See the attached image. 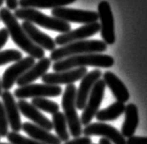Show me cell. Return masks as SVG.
<instances>
[{"instance_id":"cell-24","label":"cell","mask_w":147,"mask_h":144,"mask_svg":"<svg viewBox=\"0 0 147 144\" xmlns=\"http://www.w3.org/2000/svg\"><path fill=\"white\" fill-rule=\"evenodd\" d=\"M52 127L53 130L55 131L57 137L60 141L66 142L69 140V132L68 130V124L66 118L62 112L58 111L52 114Z\"/></svg>"},{"instance_id":"cell-36","label":"cell","mask_w":147,"mask_h":144,"mask_svg":"<svg viewBox=\"0 0 147 144\" xmlns=\"http://www.w3.org/2000/svg\"><path fill=\"white\" fill-rule=\"evenodd\" d=\"M0 144H11V143H7V142H0Z\"/></svg>"},{"instance_id":"cell-32","label":"cell","mask_w":147,"mask_h":144,"mask_svg":"<svg viewBox=\"0 0 147 144\" xmlns=\"http://www.w3.org/2000/svg\"><path fill=\"white\" fill-rule=\"evenodd\" d=\"M6 3L9 10H16L18 7V0H6Z\"/></svg>"},{"instance_id":"cell-18","label":"cell","mask_w":147,"mask_h":144,"mask_svg":"<svg viewBox=\"0 0 147 144\" xmlns=\"http://www.w3.org/2000/svg\"><path fill=\"white\" fill-rule=\"evenodd\" d=\"M50 66H51V60H50V59L47 58V57H44V58L38 60V62L35 63L28 71L25 72L17 80L16 83L18 84V87H23L31 84L35 80L38 79L39 78H42L47 73Z\"/></svg>"},{"instance_id":"cell-19","label":"cell","mask_w":147,"mask_h":144,"mask_svg":"<svg viewBox=\"0 0 147 144\" xmlns=\"http://www.w3.org/2000/svg\"><path fill=\"white\" fill-rule=\"evenodd\" d=\"M102 77L105 85L113 92V94L115 97V99L117 100V101L121 102V103H125V102L129 100L130 93L127 88H126L123 82L113 72L106 71L103 73Z\"/></svg>"},{"instance_id":"cell-8","label":"cell","mask_w":147,"mask_h":144,"mask_svg":"<svg viewBox=\"0 0 147 144\" xmlns=\"http://www.w3.org/2000/svg\"><path fill=\"white\" fill-rule=\"evenodd\" d=\"M98 16L100 20V34L106 45H113L116 40L114 17L108 1H101L98 6Z\"/></svg>"},{"instance_id":"cell-12","label":"cell","mask_w":147,"mask_h":144,"mask_svg":"<svg viewBox=\"0 0 147 144\" xmlns=\"http://www.w3.org/2000/svg\"><path fill=\"white\" fill-rule=\"evenodd\" d=\"M100 30V25L98 21L90 24H85L80 28L69 30V31L66 33H61L60 35L57 36L54 40L56 45L64 46L69 43L75 42V41L84 40L95 34H97Z\"/></svg>"},{"instance_id":"cell-14","label":"cell","mask_w":147,"mask_h":144,"mask_svg":"<svg viewBox=\"0 0 147 144\" xmlns=\"http://www.w3.org/2000/svg\"><path fill=\"white\" fill-rule=\"evenodd\" d=\"M101 78V71L100 69H94L87 72L86 75L80 80V87L76 92V108L83 110L87 103L89 95L92 91L94 84Z\"/></svg>"},{"instance_id":"cell-10","label":"cell","mask_w":147,"mask_h":144,"mask_svg":"<svg viewBox=\"0 0 147 144\" xmlns=\"http://www.w3.org/2000/svg\"><path fill=\"white\" fill-rule=\"evenodd\" d=\"M84 136H100L107 139L113 144H126L125 138L113 126L106 124L103 122L90 123L82 130Z\"/></svg>"},{"instance_id":"cell-21","label":"cell","mask_w":147,"mask_h":144,"mask_svg":"<svg viewBox=\"0 0 147 144\" xmlns=\"http://www.w3.org/2000/svg\"><path fill=\"white\" fill-rule=\"evenodd\" d=\"M139 123L138 109L135 104L130 103L125 106L124 110V121L121 126V131L124 138H130L134 136Z\"/></svg>"},{"instance_id":"cell-15","label":"cell","mask_w":147,"mask_h":144,"mask_svg":"<svg viewBox=\"0 0 147 144\" xmlns=\"http://www.w3.org/2000/svg\"><path fill=\"white\" fill-rule=\"evenodd\" d=\"M1 98L8 120V124L10 128L12 129V131L18 132L19 131H21L22 122L18 103L15 100V96L9 90H5L2 91Z\"/></svg>"},{"instance_id":"cell-29","label":"cell","mask_w":147,"mask_h":144,"mask_svg":"<svg viewBox=\"0 0 147 144\" xmlns=\"http://www.w3.org/2000/svg\"><path fill=\"white\" fill-rule=\"evenodd\" d=\"M92 139L87 136H82V137H77L74 138L73 140H69L63 144H92Z\"/></svg>"},{"instance_id":"cell-37","label":"cell","mask_w":147,"mask_h":144,"mask_svg":"<svg viewBox=\"0 0 147 144\" xmlns=\"http://www.w3.org/2000/svg\"><path fill=\"white\" fill-rule=\"evenodd\" d=\"M0 139H1V137H0Z\"/></svg>"},{"instance_id":"cell-1","label":"cell","mask_w":147,"mask_h":144,"mask_svg":"<svg viewBox=\"0 0 147 144\" xmlns=\"http://www.w3.org/2000/svg\"><path fill=\"white\" fill-rule=\"evenodd\" d=\"M0 20H2L4 25L7 29L9 37H11L13 42L24 52L34 59H42L45 57V51L35 43H33L28 36L24 31L21 25L18 21L14 14L7 7L0 8Z\"/></svg>"},{"instance_id":"cell-3","label":"cell","mask_w":147,"mask_h":144,"mask_svg":"<svg viewBox=\"0 0 147 144\" xmlns=\"http://www.w3.org/2000/svg\"><path fill=\"white\" fill-rule=\"evenodd\" d=\"M107 49V45L100 40H80L55 48L50 53L49 59L51 61H58L76 55L89 53H102Z\"/></svg>"},{"instance_id":"cell-25","label":"cell","mask_w":147,"mask_h":144,"mask_svg":"<svg viewBox=\"0 0 147 144\" xmlns=\"http://www.w3.org/2000/svg\"><path fill=\"white\" fill-rule=\"evenodd\" d=\"M31 104L39 110L49 113V114H54L59 110V106L58 103L48 100L47 98H34L31 100Z\"/></svg>"},{"instance_id":"cell-35","label":"cell","mask_w":147,"mask_h":144,"mask_svg":"<svg viewBox=\"0 0 147 144\" xmlns=\"http://www.w3.org/2000/svg\"><path fill=\"white\" fill-rule=\"evenodd\" d=\"M4 1L5 0H0V7H1L3 6V4H4Z\"/></svg>"},{"instance_id":"cell-28","label":"cell","mask_w":147,"mask_h":144,"mask_svg":"<svg viewBox=\"0 0 147 144\" xmlns=\"http://www.w3.org/2000/svg\"><path fill=\"white\" fill-rule=\"evenodd\" d=\"M8 120L7 118L6 111H5L3 103L0 101V137H7L8 133Z\"/></svg>"},{"instance_id":"cell-2","label":"cell","mask_w":147,"mask_h":144,"mask_svg":"<svg viewBox=\"0 0 147 144\" xmlns=\"http://www.w3.org/2000/svg\"><path fill=\"white\" fill-rule=\"evenodd\" d=\"M114 64V59L111 56L102 53H89L71 56L69 58L55 61L52 69L55 72L69 70L82 67H96V68H111Z\"/></svg>"},{"instance_id":"cell-16","label":"cell","mask_w":147,"mask_h":144,"mask_svg":"<svg viewBox=\"0 0 147 144\" xmlns=\"http://www.w3.org/2000/svg\"><path fill=\"white\" fill-rule=\"evenodd\" d=\"M18 103V110L21 114H23L28 120L34 122L39 127H41L45 130L50 131L53 130L52 122L50 121L46 116H44L38 109L34 107L31 103H28L27 100H19Z\"/></svg>"},{"instance_id":"cell-4","label":"cell","mask_w":147,"mask_h":144,"mask_svg":"<svg viewBox=\"0 0 147 144\" xmlns=\"http://www.w3.org/2000/svg\"><path fill=\"white\" fill-rule=\"evenodd\" d=\"M14 16L18 19L28 21L52 31L66 33L71 29L69 23L54 17H49L35 8H18L15 10Z\"/></svg>"},{"instance_id":"cell-7","label":"cell","mask_w":147,"mask_h":144,"mask_svg":"<svg viewBox=\"0 0 147 144\" xmlns=\"http://www.w3.org/2000/svg\"><path fill=\"white\" fill-rule=\"evenodd\" d=\"M105 88H106V85L104 83L103 79L102 80L99 79L94 84L93 88L89 95L87 103H86L83 109L82 118H80L82 125L87 126L88 124H90V121H92V119L95 117L96 113L98 112L100 109L101 102H102Z\"/></svg>"},{"instance_id":"cell-13","label":"cell","mask_w":147,"mask_h":144,"mask_svg":"<svg viewBox=\"0 0 147 144\" xmlns=\"http://www.w3.org/2000/svg\"><path fill=\"white\" fill-rule=\"evenodd\" d=\"M87 68L72 69L64 71L54 72V73H46L41 79L43 83L50 85H69L73 84L76 81L82 79L87 73Z\"/></svg>"},{"instance_id":"cell-5","label":"cell","mask_w":147,"mask_h":144,"mask_svg":"<svg viewBox=\"0 0 147 144\" xmlns=\"http://www.w3.org/2000/svg\"><path fill=\"white\" fill-rule=\"evenodd\" d=\"M76 92L77 89L74 84L67 85L62 95L61 105L64 111V116L67 120L69 134L74 138L80 137L82 134V122L77 113L76 108Z\"/></svg>"},{"instance_id":"cell-26","label":"cell","mask_w":147,"mask_h":144,"mask_svg":"<svg viewBox=\"0 0 147 144\" xmlns=\"http://www.w3.org/2000/svg\"><path fill=\"white\" fill-rule=\"evenodd\" d=\"M22 58V53L17 49H6L0 51V66L10 62H17Z\"/></svg>"},{"instance_id":"cell-33","label":"cell","mask_w":147,"mask_h":144,"mask_svg":"<svg viewBox=\"0 0 147 144\" xmlns=\"http://www.w3.org/2000/svg\"><path fill=\"white\" fill-rule=\"evenodd\" d=\"M99 144H113V143H111L109 140H107V139L101 138L99 141Z\"/></svg>"},{"instance_id":"cell-23","label":"cell","mask_w":147,"mask_h":144,"mask_svg":"<svg viewBox=\"0 0 147 144\" xmlns=\"http://www.w3.org/2000/svg\"><path fill=\"white\" fill-rule=\"evenodd\" d=\"M125 110V105L124 103L121 102L116 101L109 107H107L106 109L98 110V112L96 113V119L97 120L103 122V121H113L115 120L116 119L123 115Z\"/></svg>"},{"instance_id":"cell-6","label":"cell","mask_w":147,"mask_h":144,"mask_svg":"<svg viewBox=\"0 0 147 144\" xmlns=\"http://www.w3.org/2000/svg\"><path fill=\"white\" fill-rule=\"evenodd\" d=\"M62 93V89L58 85L50 84H28L19 87L14 92V96L18 100L34 99V98L59 97Z\"/></svg>"},{"instance_id":"cell-30","label":"cell","mask_w":147,"mask_h":144,"mask_svg":"<svg viewBox=\"0 0 147 144\" xmlns=\"http://www.w3.org/2000/svg\"><path fill=\"white\" fill-rule=\"evenodd\" d=\"M126 144H147V137L131 136L126 141Z\"/></svg>"},{"instance_id":"cell-31","label":"cell","mask_w":147,"mask_h":144,"mask_svg":"<svg viewBox=\"0 0 147 144\" xmlns=\"http://www.w3.org/2000/svg\"><path fill=\"white\" fill-rule=\"evenodd\" d=\"M8 38H9V34H8L7 29L6 28H3L0 29V49L7 44Z\"/></svg>"},{"instance_id":"cell-17","label":"cell","mask_w":147,"mask_h":144,"mask_svg":"<svg viewBox=\"0 0 147 144\" xmlns=\"http://www.w3.org/2000/svg\"><path fill=\"white\" fill-rule=\"evenodd\" d=\"M21 27L32 42L38 47L49 51H52L56 48L57 45L55 43V40L46 33L40 31L33 23L24 21Z\"/></svg>"},{"instance_id":"cell-22","label":"cell","mask_w":147,"mask_h":144,"mask_svg":"<svg viewBox=\"0 0 147 144\" xmlns=\"http://www.w3.org/2000/svg\"><path fill=\"white\" fill-rule=\"evenodd\" d=\"M76 0H18V6L21 8L49 9L63 7L72 4Z\"/></svg>"},{"instance_id":"cell-27","label":"cell","mask_w":147,"mask_h":144,"mask_svg":"<svg viewBox=\"0 0 147 144\" xmlns=\"http://www.w3.org/2000/svg\"><path fill=\"white\" fill-rule=\"evenodd\" d=\"M7 139L11 144H44L39 141H37L32 138H27L19 134L18 132L15 131L8 132L7 135Z\"/></svg>"},{"instance_id":"cell-34","label":"cell","mask_w":147,"mask_h":144,"mask_svg":"<svg viewBox=\"0 0 147 144\" xmlns=\"http://www.w3.org/2000/svg\"><path fill=\"white\" fill-rule=\"evenodd\" d=\"M2 84H1V79H0V96H1V94H2Z\"/></svg>"},{"instance_id":"cell-9","label":"cell","mask_w":147,"mask_h":144,"mask_svg":"<svg viewBox=\"0 0 147 144\" xmlns=\"http://www.w3.org/2000/svg\"><path fill=\"white\" fill-rule=\"evenodd\" d=\"M51 15L54 17L61 19L66 22L79 24H90L97 22L99 19L98 13L94 11L82 9H74L69 7H57L51 10Z\"/></svg>"},{"instance_id":"cell-11","label":"cell","mask_w":147,"mask_h":144,"mask_svg":"<svg viewBox=\"0 0 147 144\" xmlns=\"http://www.w3.org/2000/svg\"><path fill=\"white\" fill-rule=\"evenodd\" d=\"M35 63H36L35 59L28 56L26 58L15 62L12 66L7 68L5 70L1 79L2 89L5 90H9L20 77L26 71H28Z\"/></svg>"},{"instance_id":"cell-20","label":"cell","mask_w":147,"mask_h":144,"mask_svg":"<svg viewBox=\"0 0 147 144\" xmlns=\"http://www.w3.org/2000/svg\"><path fill=\"white\" fill-rule=\"evenodd\" d=\"M21 130L26 132L30 138L44 144H61L62 142L57 136L52 134L50 131L34 124V123H22Z\"/></svg>"}]
</instances>
